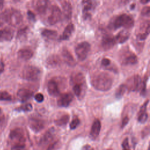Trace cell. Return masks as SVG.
<instances>
[{
    "label": "cell",
    "mask_w": 150,
    "mask_h": 150,
    "mask_svg": "<svg viewBox=\"0 0 150 150\" xmlns=\"http://www.w3.org/2000/svg\"><path fill=\"white\" fill-rule=\"evenodd\" d=\"M41 75L40 70L34 66L27 65L25 66L21 71L22 79L28 81H35L39 79Z\"/></svg>",
    "instance_id": "8992f818"
},
{
    "label": "cell",
    "mask_w": 150,
    "mask_h": 150,
    "mask_svg": "<svg viewBox=\"0 0 150 150\" xmlns=\"http://www.w3.org/2000/svg\"><path fill=\"white\" fill-rule=\"evenodd\" d=\"M9 138L12 146L25 147L26 139L23 131L21 128L17 127L11 130L9 134Z\"/></svg>",
    "instance_id": "5b68a950"
},
{
    "label": "cell",
    "mask_w": 150,
    "mask_h": 150,
    "mask_svg": "<svg viewBox=\"0 0 150 150\" xmlns=\"http://www.w3.org/2000/svg\"><path fill=\"white\" fill-rule=\"evenodd\" d=\"M101 125L100 120L98 119H96L93 122L90 132V137L92 139H95L98 136L101 130Z\"/></svg>",
    "instance_id": "44dd1931"
},
{
    "label": "cell",
    "mask_w": 150,
    "mask_h": 150,
    "mask_svg": "<svg viewBox=\"0 0 150 150\" xmlns=\"http://www.w3.org/2000/svg\"><path fill=\"white\" fill-rule=\"evenodd\" d=\"M80 124V120L77 117H74L70 124V128L71 129H74Z\"/></svg>",
    "instance_id": "836d02e7"
},
{
    "label": "cell",
    "mask_w": 150,
    "mask_h": 150,
    "mask_svg": "<svg viewBox=\"0 0 150 150\" xmlns=\"http://www.w3.org/2000/svg\"><path fill=\"white\" fill-rule=\"evenodd\" d=\"M62 56L64 62L69 66H74L76 65V61L73 55L67 49L62 50Z\"/></svg>",
    "instance_id": "ffe728a7"
},
{
    "label": "cell",
    "mask_w": 150,
    "mask_h": 150,
    "mask_svg": "<svg viewBox=\"0 0 150 150\" xmlns=\"http://www.w3.org/2000/svg\"><path fill=\"white\" fill-rule=\"evenodd\" d=\"M82 11L83 16L84 19H87L90 17V11L93 7V2L91 0H82Z\"/></svg>",
    "instance_id": "ac0fdd59"
},
{
    "label": "cell",
    "mask_w": 150,
    "mask_h": 150,
    "mask_svg": "<svg viewBox=\"0 0 150 150\" xmlns=\"http://www.w3.org/2000/svg\"><path fill=\"white\" fill-rule=\"evenodd\" d=\"M42 35L48 39H54L57 36V32L54 30L50 29H44L42 32Z\"/></svg>",
    "instance_id": "83f0119b"
},
{
    "label": "cell",
    "mask_w": 150,
    "mask_h": 150,
    "mask_svg": "<svg viewBox=\"0 0 150 150\" xmlns=\"http://www.w3.org/2000/svg\"><path fill=\"white\" fill-rule=\"evenodd\" d=\"M131 0H121V2L122 3V5H125L127 4H128Z\"/></svg>",
    "instance_id": "bcb514c9"
},
{
    "label": "cell",
    "mask_w": 150,
    "mask_h": 150,
    "mask_svg": "<svg viewBox=\"0 0 150 150\" xmlns=\"http://www.w3.org/2000/svg\"><path fill=\"white\" fill-rule=\"evenodd\" d=\"M49 0H37L36 8L37 11L40 14H44L47 9Z\"/></svg>",
    "instance_id": "d4e9b609"
},
{
    "label": "cell",
    "mask_w": 150,
    "mask_h": 150,
    "mask_svg": "<svg viewBox=\"0 0 150 150\" xmlns=\"http://www.w3.org/2000/svg\"><path fill=\"white\" fill-rule=\"evenodd\" d=\"M33 92L29 89L22 88H20L17 92V96L20 101L25 102L30 99L33 96Z\"/></svg>",
    "instance_id": "e0dca14e"
},
{
    "label": "cell",
    "mask_w": 150,
    "mask_h": 150,
    "mask_svg": "<svg viewBox=\"0 0 150 150\" xmlns=\"http://www.w3.org/2000/svg\"><path fill=\"white\" fill-rule=\"evenodd\" d=\"M90 50V45L87 42H82L78 44L75 48V53L80 61L85 60Z\"/></svg>",
    "instance_id": "ba28073f"
},
{
    "label": "cell",
    "mask_w": 150,
    "mask_h": 150,
    "mask_svg": "<svg viewBox=\"0 0 150 150\" xmlns=\"http://www.w3.org/2000/svg\"><path fill=\"white\" fill-rule=\"evenodd\" d=\"M6 124V120L5 117L1 116L0 117V136L3 132L5 126Z\"/></svg>",
    "instance_id": "e575fe53"
},
{
    "label": "cell",
    "mask_w": 150,
    "mask_h": 150,
    "mask_svg": "<svg viewBox=\"0 0 150 150\" xmlns=\"http://www.w3.org/2000/svg\"><path fill=\"white\" fill-rule=\"evenodd\" d=\"M148 150H149V149H148Z\"/></svg>",
    "instance_id": "f5cc1de1"
},
{
    "label": "cell",
    "mask_w": 150,
    "mask_h": 150,
    "mask_svg": "<svg viewBox=\"0 0 150 150\" xmlns=\"http://www.w3.org/2000/svg\"><path fill=\"white\" fill-rule=\"evenodd\" d=\"M148 103H149V100H146V101L144 103V104H143V105L141 107V108H140V110H139V111L138 114H141V113L144 112L146 111V107H147V105H148Z\"/></svg>",
    "instance_id": "ab89813d"
},
{
    "label": "cell",
    "mask_w": 150,
    "mask_h": 150,
    "mask_svg": "<svg viewBox=\"0 0 150 150\" xmlns=\"http://www.w3.org/2000/svg\"><path fill=\"white\" fill-rule=\"evenodd\" d=\"M26 32H27V28H25L19 30L18 33V38H22L25 36L26 35Z\"/></svg>",
    "instance_id": "f35d334b"
},
{
    "label": "cell",
    "mask_w": 150,
    "mask_h": 150,
    "mask_svg": "<svg viewBox=\"0 0 150 150\" xmlns=\"http://www.w3.org/2000/svg\"><path fill=\"white\" fill-rule=\"evenodd\" d=\"M148 114L145 111L144 112H142L141 114H138V120L141 123H144L148 120Z\"/></svg>",
    "instance_id": "d6a6232c"
},
{
    "label": "cell",
    "mask_w": 150,
    "mask_h": 150,
    "mask_svg": "<svg viewBox=\"0 0 150 150\" xmlns=\"http://www.w3.org/2000/svg\"><path fill=\"white\" fill-rule=\"evenodd\" d=\"M149 0H140V2L141 4H147L148 2H149Z\"/></svg>",
    "instance_id": "7dc6e473"
},
{
    "label": "cell",
    "mask_w": 150,
    "mask_h": 150,
    "mask_svg": "<svg viewBox=\"0 0 150 150\" xmlns=\"http://www.w3.org/2000/svg\"><path fill=\"white\" fill-rule=\"evenodd\" d=\"M2 14L5 23H8L12 26H18L23 21L22 15L17 9L11 8L6 10Z\"/></svg>",
    "instance_id": "277c9868"
},
{
    "label": "cell",
    "mask_w": 150,
    "mask_h": 150,
    "mask_svg": "<svg viewBox=\"0 0 150 150\" xmlns=\"http://www.w3.org/2000/svg\"><path fill=\"white\" fill-rule=\"evenodd\" d=\"M63 11L65 18L67 19H70L72 15V7L71 4L68 2H64L63 4Z\"/></svg>",
    "instance_id": "4316f807"
},
{
    "label": "cell",
    "mask_w": 150,
    "mask_h": 150,
    "mask_svg": "<svg viewBox=\"0 0 150 150\" xmlns=\"http://www.w3.org/2000/svg\"><path fill=\"white\" fill-rule=\"evenodd\" d=\"M33 107L30 103H26L18 107H17L15 110L18 111H24V112H28L32 110Z\"/></svg>",
    "instance_id": "4dcf8cb0"
},
{
    "label": "cell",
    "mask_w": 150,
    "mask_h": 150,
    "mask_svg": "<svg viewBox=\"0 0 150 150\" xmlns=\"http://www.w3.org/2000/svg\"><path fill=\"white\" fill-rule=\"evenodd\" d=\"M129 121V118L128 116H125V117H124V118L122 119V122H121V127L122 128H123L128 122Z\"/></svg>",
    "instance_id": "b9f144b4"
},
{
    "label": "cell",
    "mask_w": 150,
    "mask_h": 150,
    "mask_svg": "<svg viewBox=\"0 0 150 150\" xmlns=\"http://www.w3.org/2000/svg\"><path fill=\"white\" fill-rule=\"evenodd\" d=\"M127 87L125 84H121L115 91V97L118 99L121 98L124 96V94L125 93V91H127Z\"/></svg>",
    "instance_id": "f546056e"
},
{
    "label": "cell",
    "mask_w": 150,
    "mask_h": 150,
    "mask_svg": "<svg viewBox=\"0 0 150 150\" xmlns=\"http://www.w3.org/2000/svg\"><path fill=\"white\" fill-rule=\"evenodd\" d=\"M149 21H146L141 24L139 32L137 35V39L138 40L141 42L146 39L149 33Z\"/></svg>",
    "instance_id": "4fadbf2b"
},
{
    "label": "cell",
    "mask_w": 150,
    "mask_h": 150,
    "mask_svg": "<svg viewBox=\"0 0 150 150\" xmlns=\"http://www.w3.org/2000/svg\"><path fill=\"white\" fill-rule=\"evenodd\" d=\"M73 99V96L70 93L61 94L57 100V105L60 107H68Z\"/></svg>",
    "instance_id": "5bb4252c"
},
{
    "label": "cell",
    "mask_w": 150,
    "mask_h": 150,
    "mask_svg": "<svg viewBox=\"0 0 150 150\" xmlns=\"http://www.w3.org/2000/svg\"><path fill=\"white\" fill-rule=\"evenodd\" d=\"M12 96L6 91H0V101H11Z\"/></svg>",
    "instance_id": "1f68e13d"
},
{
    "label": "cell",
    "mask_w": 150,
    "mask_h": 150,
    "mask_svg": "<svg viewBox=\"0 0 150 150\" xmlns=\"http://www.w3.org/2000/svg\"><path fill=\"white\" fill-rule=\"evenodd\" d=\"M129 35V33L127 30H123L120 31L115 37L116 42L118 43H123L125 42L128 39Z\"/></svg>",
    "instance_id": "484cf974"
},
{
    "label": "cell",
    "mask_w": 150,
    "mask_h": 150,
    "mask_svg": "<svg viewBox=\"0 0 150 150\" xmlns=\"http://www.w3.org/2000/svg\"><path fill=\"white\" fill-rule=\"evenodd\" d=\"M141 77L138 74H135L127 79L125 86L129 91H137L141 89Z\"/></svg>",
    "instance_id": "9c48e42d"
},
{
    "label": "cell",
    "mask_w": 150,
    "mask_h": 150,
    "mask_svg": "<svg viewBox=\"0 0 150 150\" xmlns=\"http://www.w3.org/2000/svg\"><path fill=\"white\" fill-rule=\"evenodd\" d=\"M111 63V61L109 59H107V58H103L101 60V64L103 66H105V67H107L108 66H109Z\"/></svg>",
    "instance_id": "60d3db41"
},
{
    "label": "cell",
    "mask_w": 150,
    "mask_h": 150,
    "mask_svg": "<svg viewBox=\"0 0 150 150\" xmlns=\"http://www.w3.org/2000/svg\"><path fill=\"white\" fill-rule=\"evenodd\" d=\"M13 1H15V2H18V1H20V0H13Z\"/></svg>",
    "instance_id": "f907efd6"
},
{
    "label": "cell",
    "mask_w": 150,
    "mask_h": 150,
    "mask_svg": "<svg viewBox=\"0 0 150 150\" xmlns=\"http://www.w3.org/2000/svg\"><path fill=\"white\" fill-rule=\"evenodd\" d=\"M71 83L73 85V90L76 96L81 99L83 97L86 88V83L84 75L81 73H75L71 77Z\"/></svg>",
    "instance_id": "7a4b0ae2"
},
{
    "label": "cell",
    "mask_w": 150,
    "mask_h": 150,
    "mask_svg": "<svg viewBox=\"0 0 150 150\" xmlns=\"http://www.w3.org/2000/svg\"><path fill=\"white\" fill-rule=\"evenodd\" d=\"M33 55V53L32 50L27 48L21 49L18 52V57L23 60L26 61L32 58Z\"/></svg>",
    "instance_id": "603a6c76"
},
{
    "label": "cell",
    "mask_w": 150,
    "mask_h": 150,
    "mask_svg": "<svg viewBox=\"0 0 150 150\" xmlns=\"http://www.w3.org/2000/svg\"><path fill=\"white\" fill-rule=\"evenodd\" d=\"M55 129L54 128H49L45 132L40 139L39 142L40 144H45L50 142L54 138L55 135Z\"/></svg>",
    "instance_id": "d6986e66"
},
{
    "label": "cell",
    "mask_w": 150,
    "mask_h": 150,
    "mask_svg": "<svg viewBox=\"0 0 150 150\" xmlns=\"http://www.w3.org/2000/svg\"><path fill=\"white\" fill-rule=\"evenodd\" d=\"M1 108H0V112H1Z\"/></svg>",
    "instance_id": "816d5d0a"
},
{
    "label": "cell",
    "mask_w": 150,
    "mask_h": 150,
    "mask_svg": "<svg viewBox=\"0 0 150 150\" xmlns=\"http://www.w3.org/2000/svg\"><path fill=\"white\" fill-rule=\"evenodd\" d=\"M60 146V143L59 141H56L50 145L46 150H57Z\"/></svg>",
    "instance_id": "d590c367"
},
{
    "label": "cell",
    "mask_w": 150,
    "mask_h": 150,
    "mask_svg": "<svg viewBox=\"0 0 150 150\" xmlns=\"http://www.w3.org/2000/svg\"><path fill=\"white\" fill-rule=\"evenodd\" d=\"M69 115L68 114H64L61 116L60 118L54 120V123L57 126H64L69 121Z\"/></svg>",
    "instance_id": "f1b7e54d"
},
{
    "label": "cell",
    "mask_w": 150,
    "mask_h": 150,
    "mask_svg": "<svg viewBox=\"0 0 150 150\" xmlns=\"http://www.w3.org/2000/svg\"><path fill=\"white\" fill-rule=\"evenodd\" d=\"M134 25V21L133 18L126 13H123L113 19L110 22L109 26L111 29L115 30L121 27L130 29L133 27Z\"/></svg>",
    "instance_id": "3957f363"
},
{
    "label": "cell",
    "mask_w": 150,
    "mask_h": 150,
    "mask_svg": "<svg viewBox=\"0 0 150 150\" xmlns=\"http://www.w3.org/2000/svg\"><path fill=\"white\" fill-rule=\"evenodd\" d=\"M4 2V0H0V8H1L3 6Z\"/></svg>",
    "instance_id": "c3c4849f"
},
{
    "label": "cell",
    "mask_w": 150,
    "mask_h": 150,
    "mask_svg": "<svg viewBox=\"0 0 150 150\" xmlns=\"http://www.w3.org/2000/svg\"><path fill=\"white\" fill-rule=\"evenodd\" d=\"M116 43L115 37L111 36V35L106 34L103 36L101 45L104 50H108L114 47Z\"/></svg>",
    "instance_id": "7c38bea8"
},
{
    "label": "cell",
    "mask_w": 150,
    "mask_h": 150,
    "mask_svg": "<svg viewBox=\"0 0 150 150\" xmlns=\"http://www.w3.org/2000/svg\"><path fill=\"white\" fill-rule=\"evenodd\" d=\"M14 31L9 27L0 29V42L11 41L13 38Z\"/></svg>",
    "instance_id": "9a60e30c"
},
{
    "label": "cell",
    "mask_w": 150,
    "mask_h": 150,
    "mask_svg": "<svg viewBox=\"0 0 150 150\" xmlns=\"http://www.w3.org/2000/svg\"><path fill=\"white\" fill-rule=\"evenodd\" d=\"M150 13V8L149 6H145L141 10V15L145 16H149Z\"/></svg>",
    "instance_id": "8d00e7d4"
},
{
    "label": "cell",
    "mask_w": 150,
    "mask_h": 150,
    "mask_svg": "<svg viewBox=\"0 0 150 150\" xmlns=\"http://www.w3.org/2000/svg\"><path fill=\"white\" fill-rule=\"evenodd\" d=\"M35 100L38 103H42L44 100V96L42 93H37L34 97Z\"/></svg>",
    "instance_id": "74e56055"
},
{
    "label": "cell",
    "mask_w": 150,
    "mask_h": 150,
    "mask_svg": "<svg viewBox=\"0 0 150 150\" xmlns=\"http://www.w3.org/2000/svg\"><path fill=\"white\" fill-rule=\"evenodd\" d=\"M47 91L50 96L56 97L60 94V88L57 82L54 79H51L47 83Z\"/></svg>",
    "instance_id": "2e32d148"
},
{
    "label": "cell",
    "mask_w": 150,
    "mask_h": 150,
    "mask_svg": "<svg viewBox=\"0 0 150 150\" xmlns=\"http://www.w3.org/2000/svg\"><path fill=\"white\" fill-rule=\"evenodd\" d=\"M90 83L95 89L101 91H106L111 88L112 80L108 74L104 72H99L91 76Z\"/></svg>",
    "instance_id": "6da1fadb"
},
{
    "label": "cell",
    "mask_w": 150,
    "mask_h": 150,
    "mask_svg": "<svg viewBox=\"0 0 150 150\" xmlns=\"http://www.w3.org/2000/svg\"><path fill=\"white\" fill-rule=\"evenodd\" d=\"M74 30V26L73 23H69L65 28L62 35L60 36L59 40H68L71 36L72 33Z\"/></svg>",
    "instance_id": "cb8c5ba5"
},
{
    "label": "cell",
    "mask_w": 150,
    "mask_h": 150,
    "mask_svg": "<svg viewBox=\"0 0 150 150\" xmlns=\"http://www.w3.org/2000/svg\"><path fill=\"white\" fill-rule=\"evenodd\" d=\"M29 126L30 128L35 132H39L42 131L45 126V122L39 118L32 117L29 120Z\"/></svg>",
    "instance_id": "8fae6325"
},
{
    "label": "cell",
    "mask_w": 150,
    "mask_h": 150,
    "mask_svg": "<svg viewBox=\"0 0 150 150\" xmlns=\"http://www.w3.org/2000/svg\"><path fill=\"white\" fill-rule=\"evenodd\" d=\"M4 70V63L2 60L0 58V73L3 72Z\"/></svg>",
    "instance_id": "ee69618b"
},
{
    "label": "cell",
    "mask_w": 150,
    "mask_h": 150,
    "mask_svg": "<svg viewBox=\"0 0 150 150\" xmlns=\"http://www.w3.org/2000/svg\"><path fill=\"white\" fill-rule=\"evenodd\" d=\"M27 14H28V18L30 21H35V14L32 11H28Z\"/></svg>",
    "instance_id": "7bdbcfd3"
},
{
    "label": "cell",
    "mask_w": 150,
    "mask_h": 150,
    "mask_svg": "<svg viewBox=\"0 0 150 150\" xmlns=\"http://www.w3.org/2000/svg\"><path fill=\"white\" fill-rule=\"evenodd\" d=\"M120 61L121 64L124 66L134 65L137 63V56L129 49H125L121 51L120 54Z\"/></svg>",
    "instance_id": "52a82bcc"
},
{
    "label": "cell",
    "mask_w": 150,
    "mask_h": 150,
    "mask_svg": "<svg viewBox=\"0 0 150 150\" xmlns=\"http://www.w3.org/2000/svg\"><path fill=\"white\" fill-rule=\"evenodd\" d=\"M123 150H130V148H123Z\"/></svg>",
    "instance_id": "681fc988"
},
{
    "label": "cell",
    "mask_w": 150,
    "mask_h": 150,
    "mask_svg": "<svg viewBox=\"0 0 150 150\" xmlns=\"http://www.w3.org/2000/svg\"><path fill=\"white\" fill-rule=\"evenodd\" d=\"M61 17H62L61 10L57 6L53 5L51 8V12L47 18V22L51 25H55L56 23H57L58 22L60 21Z\"/></svg>",
    "instance_id": "30bf717a"
},
{
    "label": "cell",
    "mask_w": 150,
    "mask_h": 150,
    "mask_svg": "<svg viewBox=\"0 0 150 150\" xmlns=\"http://www.w3.org/2000/svg\"><path fill=\"white\" fill-rule=\"evenodd\" d=\"M46 64L50 67H56L61 63V59L57 54H52L49 56L46 59Z\"/></svg>",
    "instance_id": "7402d4cb"
},
{
    "label": "cell",
    "mask_w": 150,
    "mask_h": 150,
    "mask_svg": "<svg viewBox=\"0 0 150 150\" xmlns=\"http://www.w3.org/2000/svg\"><path fill=\"white\" fill-rule=\"evenodd\" d=\"M82 150H94V149L93 148H91L90 145H86L83 146Z\"/></svg>",
    "instance_id": "f6af8a7d"
}]
</instances>
